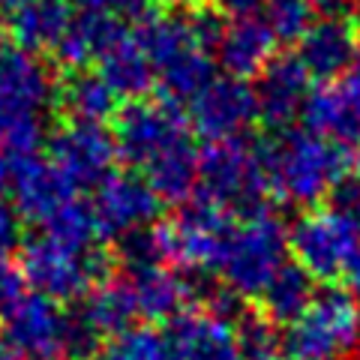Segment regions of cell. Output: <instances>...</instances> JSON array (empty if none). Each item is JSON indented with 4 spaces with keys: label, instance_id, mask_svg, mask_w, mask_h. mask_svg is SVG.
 <instances>
[{
    "label": "cell",
    "instance_id": "cell-29",
    "mask_svg": "<svg viewBox=\"0 0 360 360\" xmlns=\"http://www.w3.org/2000/svg\"><path fill=\"white\" fill-rule=\"evenodd\" d=\"M99 360H180V357L165 333H156L150 328H132L115 336L103 348Z\"/></svg>",
    "mask_w": 360,
    "mask_h": 360
},
{
    "label": "cell",
    "instance_id": "cell-28",
    "mask_svg": "<svg viewBox=\"0 0 360 360\" xmlns=\"http://www.w3.org/2000/svg\"><path fill=\"white\" fill-rule=\"evenodd\" d=\"M63 105L70 111L72 123H103L117 111V96L111 94V87L99 75L78 72L70 78L63 87Z\"/></svg>",
    "mask_w": 360,
    "mask_h": 360
},
{
    "label": "cell",
    "instance_id": "cell-30",
    "mask_svg": "<svg viewBox=\"0 0 360 360\" xmlns=\"http://www.w3.org/2000/svg\"><path fill=\"white\" fill-rule=\"evenodd\" d=\"M312 13L315 9L309 6V0H274L262 15L274 30L276 42H297L312 25Z\"/></svg>",
    "mask_w": 360,
    "mask_h": 360
},
{
    "label": "cell",
    "instance_id": "cell-45",
    "mask_svg": "<svg viewBox=\"0 0 360 360\" xmlns=\"http://www.w3.org/2000/svg\"><path fill=\"white\" fill-rule=\"evenodd\" d=\"M283 360H309V357H297V354H295V357H283Z\"/></svg>",
    "mask_w": 360,
    "mask_h": 360
},
{
    "label": "cell",
    "instance_id": "cell-1",
    "mask_svg": "<svg viewBox=\"0 0 360 360\" xmlns=\"http://www.w3.org/2000/svg\"><path fill=\"white\" fill-rule=\"evenodd\" d=\"M219 27L213 15H153L132 30L135 45L160 78L165 99L193 103L213 82Z\"/></svg>",
    "mask_w": 360,
    "mask_h": 360
},
{
    "label": "cell",
    "instance_id": "cell-4",
    "mask_svg": "<svg viewBox=\"0 0 360 360\" xmlns=\"http://www.w3.org/2000/svg\"><path fill=\"white\" fill-rule=\"evenodd\" d=\"M115 141L117 153L141 174L177 160V156L195 153L189 115H184V108L174 99H156V103L135 99L129 103L117 115Z\"/></svg>",
    "mask_w": 360,
    "mask_h": 360
},
{
    "label": "cell",
    "instance_id": "cell-43",
    "mask_svg": "<svg viewBox=\"0 0 360 360\" xmlns=\"http://www.w3.org/2000/svg\"><path fill=\"white\" fill-rule=\"evenodd\" d=\"M21 4H27V0H0V6L9 9V13H15V9H18Z\"/></svg>",
    "mask_w": 360,
    "mask_h": 360
},
{
    "label": "cell",
    "instance_id": "cell-20",
    "mask_svg": "<svg viewBox=\"0 0 360 360\" xmlns=\"http://www.w3.org/2000/svg\"><path fill=\"white\" fill-rule=\"evenodd\" d=\"M129 30L123 27V21L115 15L96 13V9H84L78 15L70 30L63 33V39L54 45L58 51V60L70 70H82L90 60H99L105 51H111L120 39H127Z\"/></svg>",
    "mask_w": 360,
    "mask_h": 360
},
{
    "label": "cell",
    "instance_id": "cell-24",
    "mask_svg": "<svg viewBox=\"0 0 360 360\" xmlns=\"http://www.w3.org/2000/svg\"><path fill=\"white\" fill-rule=\"evenodd\" d=\"M82 315L87 319V324L94 328L99 336H120L132 330V321L141 319L139 315V303H135L132 285L127 276L120 279H105L96 288H90V295L84 297Z\"/></svg>",
    "mask_w": 360,
    "mask_h": 360
},
{
    "label": "cell",
    "instance_id": "cell-39",
    "mask_svg": "<svg viewBox=\"0 0 360 360\" xmlns=\"http://www.w3.org/2000/svg\"><path fill=\"white\" fill-rule=\"evenodd\" d=\"M0 360H25V357H21V354L15 352V345L9 342L4 333H0Z\"/></svg>",
    "mask_w": 360,
    "mask_h": 360
},
{
    "label": "cell",
    "instance_id": "cell-10",
    "mask_svg": "<svg viewBox=\"0 0 360 360\" xmlns=\"http://www.w3.org/2000/svg\"><path fill=\"white\" fill-rule=\"evenodd\" d=\"M231 217L210 205H198L184 210L172 225H162L168 262H177L189 270L217 274L222 243L229 238Z\"/></svg>",
    "mask_w": 360,
    "mask_h": 360
},
{
    "label": "cell",
    "instance_id": "cell-32",
    "mask_svg": "<svg viewBox=\"0 0 360 360\" xmlns=\"http://www.w3.org/2000/svg\"><path fill=\"white\" fill-rule=\"evenodd\" d=\"M63 352L72 360H90L99 352V333L90 328L82 312L66 315V328H63Z\"/></svg>",
    "mask_w": 360,
    "mask_h": 360
},
{
    "label": "cell",
    "instance_id": "cell-33",
    "mask_svg": "<svg viewBox=\"0 0 360 360\" xmlns=\"http://www.w3.org/2000/svg\"><path fill=\"white\" fill-rule=\"evenodd\" d=\"M25 297V274L13 262L0 258V319Z\"/></svg>",
    "mask_w": 360,
    "mask_h": 360
},
{
    "label": "cell",
    "instance_id": "cell-44",
    "mask_svg": "<svg viewBox=\"0 0 360 360\" xmlns=\"http://www.w3.org/2000/svg\"><path fill=\"white\" fill-rule=\"evenodd\" d=\"M9 49H6V33L4 30H0V60H4V54H6Z\"/></svg>",
    "mask_w": 360,
    "mask_h": 360
},
{
    "label": "cell",
    "instance_id": "cell-5",
    "mask_svg": "<svg viewBox=\"0 0 360 360\" xmlns=\"http://www.w3.org/2000/svg\"><path fill=\"white\" fill-rule=\"evenodd\" d=\"M198 201L210 205L229 217H246L262 210L270 193L262 150L238 141H217L198 153Z\"/></svg>",
    "mask_w": 360,
    "mask_h": 360
},
{
    "label": "cell",
    "instance_id": "cell-9",
    "mask_svg": "<svg viewBox=\"0 0 360 360\" xmlns=\"http://www.w3.org/2000/svg\"><path fill=\"white\" fill-rule=\"evenodd\" d=\"M255 120H258L255 90L231 75L213 78L189 103V127L210 144L238 141Z\"/></svg>",
    "mask_w": 360,
    "mask_h": 360
},
{
    "label": "cell",
    "instance_id": "cell-27",
    "mask_svg": "<svg viewBox=\"0 0 360 360\" xmlns=\"http://www.w3.org/2000/svg\"><path fill=\"white\" fill-rule=\"evenodd\" d=\"M42 229H45V240L58 243L70 252H87L90 243L99 238L94 205H87L82 198H72V201H66L60 210H54L51 217L42 222Z\"/></svg>",
    "mask_w": 360,
    "mask_h": 360
},
{
    "label": "cell",
    "instance_id": "cell-35",
    "mask_svg": "<svg viewBox=\"0 0 360 360\" xmlns=\"http://www.w3.org/2000/svg\"><path fill=\"white\" fill-rule=\"evenodd\" d=\"M18 243V219L4 201H0V258H6V252Z\"/></svg>",
    "mask_w": 360,
    "mask_h": 360
},
{
    "label": "cell",
    "instance_id": "cell-12",
    "mask_svg": "<svg viewBox=\"0 0 360 360\" xmlns=\"http://www.w3.org/2000/svg\"><path fill=\"white\" fill-rule=\"evenodd\" d=\"M94 213L103 238H127L132 231L150 229L160 213V198L135 174H111L96 186Z\"/></svg>",
    "mask_w": 360,
    "mask_h": 360
},
{
    "label": "cell",
    "instance_id": "cell-16",
    "mask_svg": "<svg viewBox=\"0 0 360 360\" xmlns=\"http://www.w3.org/2000/svg\"><path fill=\"white\" fill-rule=\"evenodd\" d=\"M303 129L340 144H360V84L345 82H324L309 90L303 105Z\"/></svg>",
    "mask_w": 360,
    "mask_h": 360
},
{
    "label": "cell",
    "instance_id": "cell-8",
    "mask_svg": "<svg viewBox=\"0 0 360 360\" xmlns=\"http://www.w3.org/2000/svg\"><path fill=\"white\" fill-rule=\"evenodd\" d=\"M108 255L70 252L51 240H27L21 250V274L51 300H70L90 295V288L108 279Z\"/></svg>",
    "mask_w": 360,
    "mask_h": 360
},
{
    "label": "cell",
    "instance_id": "cell-18",
    "mask_svg": "<svg viewBox=\"0 0 360 360\" xmlns=\"http://www.w3.org/2000/svg\"><path fill=\"white\" fill-rule=\"evenodd\" d=\"M276 37L267 27L264 15H238L234 21L219 27L217 60L225 66L231 78L246 82L250 75H262L264 66L274 60Z\"/></svg>",
    "mask_w": 360,
    "mask_h": 360
},
{
    "label": "cell",
    "instance_id": "cell-26",
    "mask_svg": "<svg viewBox=\"0 0 360 360\" xmlns=\"http://www.w3.org/2000/svg\"><path fill=\"white\" fill-rule=\"evenodd\" d=\"M315 297L312 279L303 274L297 264H285L276 274V279L264 288L262 295V307L267 312L270 321H285L295 324L300 319V312L309 307V300Z\"/></svg>",
    "mask_w": 360,
    "mask_h": 360
},
{
    "label": "cell",
    "instance_id": "cell-41",
    "mask_svg": "<svg viewBox=\"0 0 360 360\" xmlns=\"http://www.w3.org/2000/svg\"><path fill=\"white\" fill-rule=\"evenodd\" d=\"M6 184H9V165H6L4 156H0V193H4Z\"/></svg>",
    "mask_w": 360,
    "mask_h": 360
},
{
    "label": "cell",
    "instance_id": "cell-15",
    "mask_svg": "<svg viewBox=\"0 0 360 360\" xmlns=\"http://www.w3.org/2000/svg\"><path fill=\"white\" fill-rule=\"evenodd\" d=\"M9 184L18 217L45 222L54 210H60L66 201L75 198V184L54 162H42L33 156H15V165H9Z\"/></svg>",
    "mask_w": 360,
    "mask_h": 360
},
{
    "label": "cell",
    "instance_id": "cell-23",
    "mask_svg": "<svg viewBox=\"0 0 360 360\" xmlns=\"http://www.w3.org/2000/svg\"><path fill=\"white\" fill-rule=\"evenodd\" d=\"M72 25V6L70 0H27L21 4L13 21H9V33L21 42V51H39L54 49L63 33Z\"/></svg>",
    "mask_w": 360,
    "mask_h": 360
},
{
    "label": "cell",
    "instance_id": "cell-42",
    "mask_svg": "<svg viewBox=\"0 0 360 360\" xmlns=\"http://www.w3.org/2000/svg\"><path fill=\"white\" fill-rule=\"evenodd\" d=\"M342 207H348L352 213H357V219H360V189H357L352 198H348V205H342Z\"/></svg>",
    "mask_w": 360,
    "mask_h": 360
},
{
    "label": "cell",
    "instance_id": "cell-25",
    "mask_svg": "<svg viewBox=\"0 0 360 360\" xmlns=\"http://www.w3.org/2000/svg\"><path fill=\"white\" fill-rule=\"evenodd\" d=\"M99 78L111 87L115 96L127 99H141L153 84V66L144 58V51L135 45L132 33L127 39H120L115 49L105 51L99 58Z\"/></svg>",
    "mask_w": 360,
    "mask_h": 360
},
{
    "label": "cell",
    "instance_id": "cell-3",
    "mask_svg": "<svg viewBox=\"0 0 360 360\" xmlns=\"http://www.w3.org/2000/svg\"><path fill=\"white\" fill-rule=\"evenodd\" d=\"M288 229L267 210L234 219L222 243L217 276L231 297L262 300L264 288L288 264Z\"/></svg>",
    "mask_w": 360,
    "mask_h": 360
},
{
    "label": "cell",
    "instance_id": "cell-19",
    "mask_svg": "<svg viewBox=\"0 0 360 360\" xmlns=\"http://www.w3.org/2000/svg\"><path fill=\"white\" fill-rule=\"evenodd\" d=\"M357 51V33L342 18H321L312 21L309 30L297 39L295 58L303 63L309 78L319 82H336L345 70H352Z\"/></svg>",
    "mask_w": 360,
    "mask_h": 360
},
{
    "label": "cell",
    "instance_id": "cell-13",
    "mask_svg": "<svg viewBox=\"0 0 360 360\" xmlns=\"http://www.w3.org/2000/svg\"><path fill=\"white\" fill-rule=\"evenodd\" d=\"M165 336L180 360H246L238 340V319L213 309H184L168 321Z\"/></svg>",
    "mask_w": 360,
    "mask_h": 360
},
{
    "label": "cell",
    "instance_id": "cell-7",
    "mask_svg": "<svg viewBox=\"0 0 360 360\" xmlns=\"http://www.w3.org/2000/svg\"><path fill=\"white\" fill-rule=\"evenodd\" d=\"M291 345L297 357L336 360L360 345V303L352 291H315L309 307L291 324Z\"/></svg>",
    "mask_w": 360,
    "mask_h": 360
},
{
    "label": "cell",
    "instance_id": "cell-22",
    "mask_svg": "<svg viewBox=\"0 0 360 360\" xmlns=\"http://www.w3.org/2000/svg\"><path fill=\"white\" fill-rule=\"evenodd\" d=\"M51 99V82L30 51L9 49L0 60V111H37Z\"/></svg>",
    "mask_w": 360,
    "mask_h": 360
},
{
    "label": "cell",
    "instance_id": "cell-11",
    "mask_svg": "<svg viewBox=\"0 0 360 360\" xmlns=\"http://www.w3.org/2000/svg\"><path fill=\"white\" fill-rule=\"evenodd\" d=\"M117 141L103 123H70L51 141V162L75 186H99L117 162Z\"/></svg>",
    "mask_w": 360,
    "mask_h": 360
},
{
    "label": "cell",
    "instance_id": "cell-40",
    "mask_svg": "<svg viewBox=\"0 0 360 360\" xmlns=\"http://www.w3.org/2000/svg\"><path fill=\"white\" fill-rule=\"evenodd\" d=\"M352 82L360 84V37H357V51H354V60H352Z\"/></svg>",
    "mask_w": 360,
    "mask_h": 360
},
{
    "label": "cell",
    "instance_id": "cell-34",
    "mask_svg": "<svg viewBox=\"0 0 360 360\" xmlns=\"http://www.w3.org/2000/svg\"><path fill=\"white\" fill-rule=\"evenodd\" d=\"M87 9H96V13L105 15H141L144 13V0H84Z\"/></svg>",
    "mask_w": 360,
    "mask_h": 360
},
{
    "label": "cell",
    "instance_id": "cell-36",
    "mask_svg": "<svg viewBox=\"0 0 360 360\" xmlns=\"http://www.w3.org/2000/svg\"><path fill=\"white\" fill-rule=\"evenodd\" d=\"M225 4H229V9H234L238 15H258V13H264L274 0H225Z\"/></svg>",
    "mask_w": 360,
    "mask_h": 360
},
{
    "label": "cell",
    "instance_id": "cell-14",
    "mask_svg": "<svg viewBox=\"0 0 360 360\" xmlns=\"http://www.w3.org/2000/svg\"><path fill=\"white\" fill-rule=\"evenodd\" d=\"M6 340L25 360H54L63 352L66 312L45 295H25L4 315Z\"/></svg>",
    "mask_w": 360,
    "mask_h": 360
},
{
    "label": "cell",
    "instance_id": "cell-38",
    "mask_svg": "<svg viewBox=\"0 0 360 360\" xmlns=\"http://www.w3.org/2000/svg\"><path fill=\"white\" fill-rule=\"evenodd\" d=\"M345 283L352 288V297H360V252L352 258V264L345 270Z\"/></svg>",
    "mask_w": 360,
    "mask_h": 360
},
{
    "label": "cell",
    "instance_id": "cell-37",
    "mask_svg": "<svg viewBox=\"0 0 360 360\" xmlns=\"http://www.w3.org/2000/svg\"><path fill=\"white\" fill-rule=\"evenodd\" d=\"M352 4L354 0H309V6L319 9V13H324L328 18H340Z\"/></svg>",
    "mask_w": 360,
    "mask_h": 360
},
{
    "label": "cell",
    "instance_id": "cell-31",
    "mask_svg": "<svg viewBox=\"0 0 360 360\" xmlns=\"http://www.w3.org/2000/svg\"><path fill=\"white\" fill-rule=\"evenodd\" d=\"M238 340L246 360H274L276 333L267 319H255V315L238 319Z\"/></svg>",
    "mask_w": 360,
    "mask_h": 360
},
{
    "label": "cell",
    "instance_id": "cell-17",
    "mask_svg": "<svg viewBox=\"0 0 360 360\" xmlns=\"http://www.w3.org/2000/svg\"><path fill=\"white\" fill-rule=\"evenodd\" d=\"M309 82L312 78L297 58H274L258 75V120H264L274 129H285L291 120L303 115V105H307V96L312 90Z\"/></svg>",
    "mask_w": 360,
    "mask_h": 360
},
{
    "label": "cell",
    "instance_id": "cell-2",
    "mask_svg": "<svg viewBox=\"0 0 360 360\" xmlns=\"http://www.w3.org/2000/svg\"><path fill=\"white\" fill-rule=\"evenodd\" d=\"M267 189L288 205L312 207L328 193L340 189L354 168L345 144L309 129H285L262 150Z\"/></svg>",
    "mask_w": 360,
    "mask_h": 360
},
{
    "label": "cell",
    "instance_id": "cell-21",
    "mask_svg": "<svg viewBox=\"0 0 360 360\" xmlns=\"http://www.w3.org/2000/svg\"><path fill=\"white\" fill-rule=\"evenodd\" d=\"M129 285L135 303H139V315L150 321H172L174 315L186 309L189 285L180 279L174 270L165 264H144L129 267Z\"/></svg>",
    "mask_w": 360,
    "mask_h": 360
},
{
    "label": "cell",
    "instance_id": "cell-6",
    "mask_svg": "<svg viewBox=\"0 0 360 360\" xmlns=\"http://www.w3.org/2000/svg\"><path fill=\"white\" fill-rule=\"evenodd\" d=\"M288 250L312 283H336L360 252V219L348 207H309L288 231Z\"/></svg>",
    "mask_w": 360,
    "mask_h": 360
}]
</instances>
